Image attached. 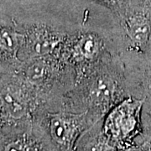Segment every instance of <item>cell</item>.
<instances>
[{"mask_svg":"<svg viewBox=\"0 0 151 151\" xmlns=\"http://www.w3.org/2000/svg\"><path fill=\"white\" fill-rule=\"evenodd\" d=\"M128 97L129 90L121 56L108 53L77 77L74 86L64 96L60 110L87 111L99 121Z\"/></svg>","mask_w":151,"mask_h":151,"instance_id":"6da1fadb","label":"cell"},{"mask_svg":"<svg viewBox=\"0 0 151 151\" xmlns=\"http://www.w3.org/2000/svg\"><path fill=\"white\" fill-rule=\"evenodd\" d=\"M1 129L35 121L43 113L37 94L14 71H1Z\"/></svg>","mask_w":151,"mask_h":151,"instance_id":"7a4b0ae2","label":"cell"},{"mask_svg":"<svg viewBox=\"0 0 151 151\" xmlns=\"http://www.w3.org/2000/svg\"><path fill=\"white\" fill-rule=\"evenodd\" d=\"M117 14L120 55H145L151 42L150 0H124Z\"/></svg>","mask_w":151,"mask_h":151,"instance_id":"3957f363","label":"cell"},{"mask_svg":"<svg viewBox=\"0 0 151 151\" xmlns=\"http://www.w3.org/2000/svg\"><path fill=\"white\" fill-rule=\"evenodd\" d=\"M144 103L145 99L126 97L116 104L103 119V133L119 150L132 145L142 134Z\"/></svg>","mask_w":151,"mask_h":151,"instance_id":"277c9868","label":"cell"},{"mask_svg":"<svg viewBox=\"0 0 151 151\" xmlns=\"http://www.w3.org/2000/svg\"><path fill=\"white\" fill-rule=\"evenodd\" d=\"M35 120L46 130L60 151H75L81 135L98 122L87 111L74 113L65 110L45 112Z\"/></svg>","mask_w":151,"mask_h":151,"instance_id":"5b68a950","label":"cell"},{"mask_svg":"<svg viewBox=\"0 0 151 151\" xmlns=\"http://www.w3.org/2000/svg\"><path fill=\"white\" fill-rule=\"evenodd\" d=\"M17 24L22 33L18 55L20 61L54 54L62 46L70 32L44 22Z\"/></svg>","mask_w":151,"mask_h":151,"instance_id":"8992f818","label":"cell"},{"mask_svg":"<svg viewBox=\"0 0 151 151\" xmlns=\"http://www.w3.org/2000/svg\"><path fill=\"white\" fill-rule=\"evenodd\" d=\"M1 151H60L38 121L1 129Z\"/></svg>","mask_w":151,"mask_h":151,"instance_id":"52a82bcc","label":"cell"},{"mask_svg":"<svg viewBox=\"0 0 151 151\" xmlns=\"http://www.w3.org/2000/svg\"><path fill=\"white\" fill-rule=\"evenodd\" d=\"M22 33L15 21L2 18L0 34V68L1 71L14 69L21 61L19 51L21 46Z\"/></svg>","mask_w":151,"mask_h":151,"instance_id":"ba28073f","label":"cell"},{"mask_svg":"<svg viewBox=\"0 0 151 151\" xmlns=\"http://www.w3.org/2000/svg\"><path fill=\"white\" fill-rule=\"evenodd\" d=\"M103 119L81 135L77 142L75 151H119V149L103 133Z\"/></svg>","mask_w":151,"mask_h":151,"instance_id":"9c48e42d","label":"cell"},{"mask_svg":"<svg viewBox=\"0 0 151 151\" xmlns=\"http://www.w3.org/2000/svg\"><path fill=\"white\" fill-rule=\"evenodd\" d=\"M100 2H103L105 5L111 8L115 13H117L121 8L122 4H124V0H99Z\"/></svg>","mask_w":151,"mask_h":151,"instance_id":"30bf717a","label":"cell"},{"mask_svg":"<svg viewBox=\"0 0 151 151\" xmlns=\"http://www.w3.org/2000/svg\"><path fill=\"white\" fill-rule=\"evenodd\" d=\"M145 57L147 58H150L151 59V42H150V47H149V50H148V51H147V53L146 55H145Z\"/></svg>","mask_w":151,"mask_h":151,"instance_id":"8fae6325","label":"cell"},{"mask_svg":"<svg viewBox=\"0 0 151 151\" xmlns=\"http://www.w3.org/2000/svg\"><path fill=\"white\" fill-rule=\"evenodd\" d=\"M150 1H151V0H150Z\"/></svg>","mask_w":151,"mask_h":151,"instance_id":"7c38bea8","label":"cell"}]
</instances>
